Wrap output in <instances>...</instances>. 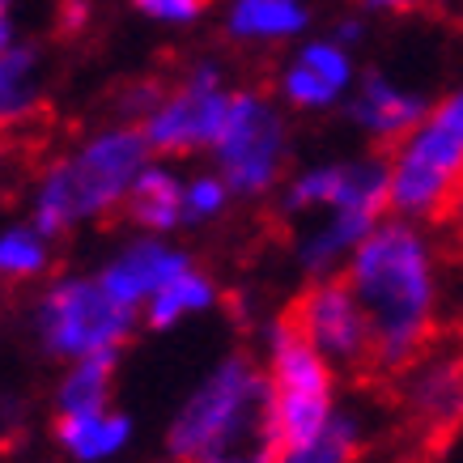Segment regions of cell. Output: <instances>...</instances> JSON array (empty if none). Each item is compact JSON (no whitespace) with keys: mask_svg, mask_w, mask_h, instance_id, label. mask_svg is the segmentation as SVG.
Returning a JSON list of instances; mask_svg holds the SVG:
<instances>
[{"mask_svg":"<svg viewBox=\"0 0 463 463\" xmlns=\"http://www.w3.org/2000/svg\"><path fill=\"white\" fill-rule=\"evenodd\" d=\"M52 442L69 463H119L137 442V421L119 404L85 408V412H56Z\"/></svg>","mask_w":463,"mask_h":463,"instance_id":"16","label":"cell"},{"mask_svg":"<svg viewBox=\"0 0 463 463\" xmlns=\"http://www.w3.org/2000/svg\"><path fill=\"white\" fill-rule=\"evenodd\" d=\"M196 264V255L179 242V234H141L132 230L99 260V281L111 289L124 307L145 310V302L179 277L183 268Z\"/></svg>","mask_w":463,"mask_h":463,"instance_id":"13","label":"cell"},{"mask_svg":"<svg viewBox=\"0 0 463 463\" xmlns=\"http://www.w3.org/2000/svg\"><path fill=\"white\" fill-rule=\"evenodd\" d=\"M0 183H5V149H0Z\"/></svg>","mask_w":463,"mask_h":463,"instance_id":"32","label":"cell"},{"mask_svg":"<svg viewBox=\"0 0 463 463\" xmlns=\"http://www.w3.org/2000/svg\"><path fill=\"white\" fill-rule=\"evenodd\" d=\"M277 213L289 225V260L302 277H332L349 264L357 242L392 213L387 157L336 154L302 162L285 175Z\"/></svg>","mask_w":463,"mask_h":463,"instance_id":"2","label":"cell"},{"mask_svg":"<svg viewBox=\"0 0 463 463\" xmlns=\"http://www.w3.org/2000/svg\"><path fill=\"white\" fill-rule=\"evenodd\" d=\"M149 141L132 119H102L77 141L43 157L26 187V217L52 239H72L81 230L119 217L132 183L149 166Z\"/></svg>","mask_w":463,"mask_h":463,"instance_id":"3","label":"cell"},{"mask_svg":"<svg viewBox=\"0 0 463 463\" xmlns=\"http://www.w3.org/2000/svg\"><path fill=\"white\" fill-rule=\"evenodd\" d=\"M260 365L268 379V404L277 438H302L340 412V370L298 332L289 315L260 327Z\"/></svg>","mask_w":463,"mask_h":463,"instance_id":"8","label":"cell"},{"mask_svg":"<svg viewBox=\"0 0 463 463\" xmlns=\"http://www.w3.org/2000/svg\"><path fill=\"white\" fill-rule=\"evenodd\" d=\"M217 30L239 52H285L315 26L310 0H217Z\"/></svg>","mask_w":463,"mask_h":463,"instance_id":"15","label":"cell"},{"mask_svg":"<svg viewBox=\"0 0 463 463\" xmlns=\"http://www.w3.org/2000/svg\"><path fill=\"white\" fill-rule=\"evenodd\" d=\"M289 323L315 345V349L336 365V370H365L374 365V336L365 319L362 302L353 294V285L332 272V277H310L298 289Z\"/></svg>","mask_w":463,"mask_h":463,"instance_id":"12","label":"cell"},{"mask_svg":"<svg viewBox=\"0 0 463 463\" xmlns=\"http://www.w3.org/2000/svg\"><path fill=\"white\" fill-rule=\"evenodd\" d=\"M222 298H225V289H222V281H217V272H209V268L196 260V264L183 268L175 281L162 285V289L145 302L141 323L149 332H179L187 323L209 319L213 310L222 307Z\"/></svg>","mask_w":463,"mask_h":463,"instance_id":"19","label":"cell"},{"mask_svg":"<svg viewBox=\"0 0 463 463\" xmlns=\"http://www.w3.org/2000/svg\"><path fill=\"white\" fill-rule=\"evenodd\" d=\"M340 277L353 285L374 336V370L395 374L430 340L447 315V251L430 222L387 213L349 255Z\"/></svg>","mask_w":463,"mask_h":463,"instance_id":"1","label":"cell"},{"mask_svg":"<svg viewBox=\"0 0 463 463\" xmlns=\"http://www.w3.org/2000/svg\"><path fill=\"white\" fill-rule=\"evenodd\" d=\"M170 463H277V425L260 357L230 349L200 370L162 434Z\"/></svg>","mask_w":463,"mask_h":463,"instance_id":"4","label":"cell"},{"mask_svg":"<svg viewBox=\"0 0 463 463\" xmlns=\"http://www.w3.org/2000/svg\"><path fill=\"white\" fill-rule=\"evenodd\" d=\"M362 77L357 64V47L345 43L340 34L310 30L307 39H298L294 47H285L277 69H272V94L289 115H336L345 111L353 85Z\"/></svg>","mask_w":463,"mask_h":463,"instance_id":"10","label":"cell"},{"mask_svg":"<svg viewBox=\"0 0 463 463\" xmlns=\"http://www.w3.org/2000/svg\"><path fill=\"white\" fill-rule=\"evenodd\" d=\"M395 400L408 430L425 442L463 430V336L430 340L412 362L395 370Z\"/></svg>","mask_w":463,"mask_h":463,"instance_id":"11","label":"cell"},{"mask_svg":"<svg viewBox=\"0 0 463 463\" xmlns=\"http://www.w3.org/2000/svg\"><path fill=\"white\" fill-rule=\"evenodd\" d=\"M234 204H242L234 196V187L222 179V170H187L183 175V217H187V230H209V225H222Z\"/></svg>","mask_w":463,"mask_h":463,"instance_id":"23","label":"cell"},{"mask_svg":"<svg viewBox=\"0 0 463 463\" xmlns=\"http://www.w3.org/2000/svg\"><path fill=\"white\" fill-rule=\"evenodd\" d=\"M183 175L179 162L170 157H149V166L137 175L132 192H128L124 217L128 230H141V234H183L187 217H183Z\"/></svg>","mask_w":463,"mask_h":463,"instance_id":"18","label":"cell"},{"mask_svg":"<svg viewBox=\"0 0 463 463\" xmlns=\"http://www.w3.org/2000/svg\"><path fill=\"white\" fill-rule=\"evenodd\" d=\"M56 34L64 39H81L99 22V0H56Z\"/></svg>","mask_w":463,"mask_h":463,"instance_id":"26","label":"cell"},{"mask_svg":"<svg viewBox=\"0 0 463 463\" xmlns=\"http://www.w3.org/2000/svg\"><path fill=\"white\" fill-rule=\"evenodd\" d=\"M34 349L52 365L69 362H119L124 349L141 332V310L124 307L119 298L99 281L94 268H69L52 272L47 281L34 285L26 315Z\"/></svg>","mask_w":463,"mask_h":463,"instance_id":"5","label":"cell"},{"mask_svg":"<svg viewBox=\"0 0 463 463\" xmlns=\"http://www.w3.org/2000/svg\"><path fill=\"white\" fill-rule=\"evenodd\" d=\"M430 9H438L450 22H463V0H430Z\"/></svg>","mask_w":463,"mask_h":463,"instance_id":"30","label":"cell"},{"mask_svg":"<svg viewBox=\"0 0 463 463\" xmlns=\"http://www.w3.org/2000/svg\"><path fill=\"white\" fill-rule=\"evenodd\" d=\"M209 166L234 187L242 204H260L281 192L294 170V115L285 111L272 90L239 85L222 132L209 149Z\"/></svg>","mask_w":463,"mask_h":463,"instance_id":"7","label":"cell"},{"mask_svg":"<svg viewBox=\"0 0 463 463\" xmlns=\"http://www.w3.org/2000/svg\"><path fill=\"white\" fill-rule=\"evenodd\" d=\"M115 365L119 362H102V357L56 365L60 374L52 383V417L56 412H85V408L115 404Z\"/></svg>","mask_w":463,"mask_h":463,"instance_id":"22","label":"cell"},{"mask_svg":"<svg viewBox=\"0 0 463 463\" xmlns=\"http://www.w3.org/2000/svg\"><path fill=\"white\" fill-rule=\"evenodd\" d=\"M124 5L162 30H192L217 9V0H124Z\"/></svg>","mask_w":463,"mask_h":463,"instance_id":"24","label":"cell"},{"mask_svg":"<svg viewBox=\"0 0 463 463\" xmlns=\"http://www.w3.org/2000/svg\"><path fill=\"white\" fill-rule=\"evenodd\" d=\"M425 107H430V94L421 85L404 81L400 72L387 69H362L349 102H345V119L370 149H392L421 119Z\"/></svg>","mask_w":463,"mask_h":463,"instance_id":"14","label":"cell"},{"mask_svg":"<svg viewBox=\"0 0 463 463\" xmlns=\"http://www.w3.org/2000/svg\"><path fill=\"white\" fill-rule=\"evenodd\" d=\"M365 17H412L430 9V0H353Z\"/></svg>","mask_w":463,"mask_h":463,"instance_id":"27","label":"cell"},{"mask_svg":"<svg viewBox=\"0 0 463 463\" xmlns=\"http://www.w3.org/2000/svg\"><path fill=\"white\" fill-rule=\"evenodd\" d=\"M43 107H47V52L22 34L0 52V137L34 128Z\"/></svg>","mask_w":463,"mask_h":463,"instance_id":"17","label":"cell"},{"mask_svg":"<svg viewBox=\"0 0 463 463\" xmlns=\"http://www.w3.org/2000/svg\"><path fill=\"white\" fill-rule=\"evenodd\" d=\"M332 34H340V39L353 43V47H362V39H365V14H362V9L345 14V17L336 22V26H332Z\"/></svg>","mask_w":463,"mask_h":463,"instance_id":"29","label":"cell"},{"mask_svg":"<svg viewBox=\"0 0 463 463\" xmlns=\"http://www.w3.org/2000/svg\"><path fill=\"white\" fill-rule=\"evenodd\" d=\"M162 77H141V81H132L119 90V99H115V115L119 119H132V124H141L145 111L157 102V94H162Z\"/></svg>","mask_w":463,"mask_h":463,"instance_id":"25","label":"cell"},{"mask_svg":"<svg viewBox=\"0 0 463 463\" xmlns=\"http://www.w3.org/2000/svg\"><path fill=\"white\" fill-rule=\"evenodd\" d=\"M22 39V0H0V52Z\"/></svg>","mask_w":463,"mask_h":463,"instance_id":"28","label":"cell"},{"mask_svg":"<svg viewBox=\"0 0 463 463\" xmlns=\"http://www.w3.org/2000/svg\"><path fill=\"white\" fill-rule=\"evenodd\" d=\"M387 157V204L395 217L442 222L463 196V81L430 99L421 119L383 149Z\"/></svg>","mask_w":463,"mask_h":463,"instance_id":"6","label":"cell"},{"mask_svg":"<svg viewBox=\"0 0 463 463\" xmlns=\"http://www.w3.org/2000/svg\"><path fill=\"white\" fill-rule=\"evenodd\" d=\"M365 442H370L365 417L340 404V412L327 425L281 442L277 447V463H362Z\"/></svg>","mask_w":463,"mask_h":463,"instance_id":"21","label":"cell"},{"mask_svg":"<svg viewBox=\"0 0 463 463\" xmlns=\"http://www.w3.org/2000/svg\"><path fill=\"white\" fill-rule=\"evenodd\" d=\"M450 222H455V230H459V234H463V196L455 200V209H450Z\"/></svg>","mask_w":463,"mask_h":463,"instance_id":"31","label":"cell"},{"mask_svg":"<svg viewBox=\"0 0 463 463\" xmlns=\"http://www.w3.org/2000/svg\"><path fill=\"white\" fill-rule=\"evenodd\" d=\"M52 272H56V239L43 225H34L26 213L0 222V285L26 289L47 281Z\"/></svg>","mask_w":463,"mask_h":463,"instance_id":"20","label":"cell"},{"mask_svg":"<svg viewBox=\"0 0 463 463\" xmlns=\"http://www.w3.org/2000/svg\"><path fill=\"white\" fill-rule=\"evenodd\" d=\"M234 90H239V81L230 77L222 60L200 56L192 64H183L162 85L157 102L141 119V132L149 149H154V157H170V162L209 157Z\"/></svg>","mask_w":463,"mask_h":463,"instance_id":"9","label":"cell"}]
</instances>
